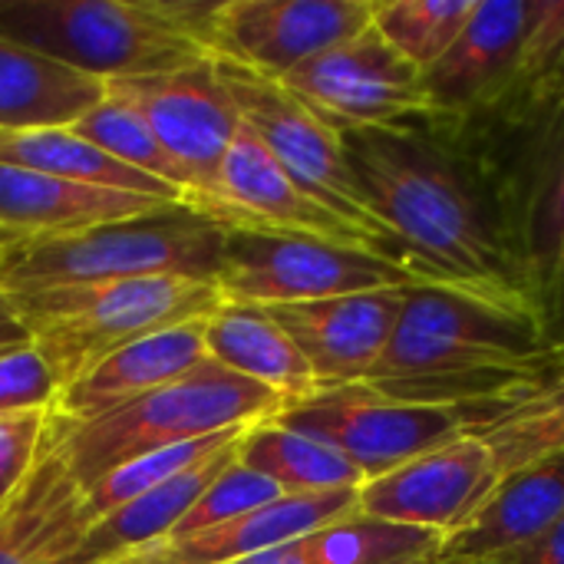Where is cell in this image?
Segmentation results:
<instances>
[{
  "label": "cell",
  "instance_id": "cell-39",
  "mask_svg": "<svg viewBox=\"0 0 564 564\" xmlns=\"http://www.w3.org/2000/svg\"><path fill=\"white\" fill-rule=\"evenodd\" d=\"M228 564H311V558H307L301 542H291V545H281V549H271V552H261V555H248V558H238V562Z\"/></svg>",
  "mask_w": 564,
  "mask_h": 564
},
{
  "label": "cell",
  "instance_id": "cell-18",
  "mask_svg": "<svg viewBox=\"0 0 564 564\" xmlns=\"http://www.w3.org/2000/svg\"><path fill=\"white\" fill-rule=\"evenodd\" d=\"M165 205L182 202L76 185L56 175L0 162V248L76 235L96 225L139 218Z\"/></svg>",
  "mask_w": 564,
  "mask_h": 564
},
{
  "label": "cell",
  "instance_id": "cell-5",
  "mask_svg": "<svg viewBox=\"0 0 564 564\" xmlns=\"http://www.w3.org/2000/svg\"><path fill=\"white\" fill-rule=\"evenodd\" d=\"M221 245L225 225L188 205H165L76 235L0 248V291L7 297H23L129 278H188L215 284Z\"/></svg>",
  "mask_w": 564,
  "mask_h": 564
},
{
  "label": "cell",
  "instance_id": "cell-1",
  "mask_svg": "<svg viewBox=\"0 0 564 564\" xmlns=\"http://www.w3.org/2000/svg\"><path fill=\"white\" fill-rule=\"evenodd\" d=\"M337 135L367 208L426 281L535 307L496 192L449 119L347 126Z\"/></svg>",
  "mask_w": 564,
  "mask_h": 564
},
{
  "label": "cell",
  "instance_id": "cell-3",
  "mask_svg": "<svg viewBox=\"0 0 564 564\" xmlns=\"http://www.w3.org/2000/svg\"><path fill=\"white\" fill-rule=\"evenodd\" d=\"M449 122L496 192L509 248L539 311L564 254V99L519 86L492 109Z\"/></svg>",
  "mask_w": 564,
  "mask_h": 564
},
{
  "label": "cell",
  "instance_id": "cell-12",
  "mask_svg": "<svg viewBox=\"0 0 564 564\" xmlns=\"http://www.w3.org/2000/svg\"><path fill=\"white\" fill-rule=\"evenodd\" d=\"M373 0H221L208 13L212 59L284 79L311 56L364 33Z\"/></svg>",
  "mask_w": 564,
  "mask_h": 564
},
{
  "label": "cell",
  "instance_id": "cell-41",
  "mask_svg": "<svg viewBox=\"0 0 564 564\" xmlns=\"http://www.w3.org/2000/svg\"><path fill=\"white\" fill-rule=\"evenodd\" d=\"M482 564H499V562H482Z\"/></svg>",
  "mask_w": 564,
  "mask_h": 564
},
{
  "label": "cell",
  "instance_id": "cell-9",
  "mask_svg": "<svg viewBox=\"0 0 564 564\" xmlns=\"http://www.w3.org/2000/svg\"><path fill=\"white\" fill-rule=\"evenodd\" d=\"M430 284L413 271L354 245L278 231V228H225L221 268L215 288L225 304H307L344 294Z\"/></svg>",
  "mask_w": 564,
  "mask_h": 564
},
{
  "label": "cell",
  "instance_id": "cell-24",
  "mask_svg": "<svg viewBox=\"0 0 564 564\" xmlns=\"http://www.w3.org/2000/svg\"><path fill=\"white\" fill-rule=\"evenodd\" d=\"M102 96V79L0 40V135L73 126Z\"/></svg>",
  "mask_w": 564,
  "mask_h": 564
},
{
  "label": "cell",
  "instance_id": "cell-15",
  "mask_svg": "<svg viewBox=\"0 0 564 564\" xmlns=\"http://www.w3.org/2000/svg\"><path fill=\"white\" fill-rule=\"evenodd\" d=\"M532 0H476L456 43L423 73L436 119H469L522 86Z\"/></svg>",
  "mask_w": 564,
  "mask_h": 564
},
{
  "label": "cell",
  "instance_id": "cell-19",
  "mask_svg": "<svg viewBox=\"0 0 564 564\" xmlns=\"http://www.w3.org/2000/svg\"><path fill=\"white\" fill-rule=\"evenodd\" d=\"M208 360L205 321H185L165 330H155L116 354H109L86 377L59 390L50 413L63 426L89 423L102 413H112Z\"/></svg>",
  "mask_w": 564,
  "mask_h": 564
},
{
  "label": "cell",
  "instance_id": "cell-6",
  "mask_svg": "<svg viewBox=\"0 0 564 564\" xmlns=\"http://www.w3.org/2000/svg\"><path fill=\"white\" fill-rule=\"evenodd\" d=\"M281 410L284 400L278 393L208 357L185 377L89 423L63 426L50 413V430L69 476L86 492L129 459L228 430H248L274 420Z\"/></svg>",
  "mask_w": 564,
  "mask_h": 564
},
{
  "label": "cell",
  "instance_id": "cell-4",
  "mask_svg": "<svg viewBox=\"0 0 564 564\" xmlns=\"http://www.w3.org/2000/svg\"><path fill=\"white\" fill-rule=\"evenodd\" d=\"M212 7L195 0H0V40L102 83L155 76L212 59L205 50Z\"/></svg>",
  "mask_w": 564,
  "mask_h": 564
},
{
  "label": "cell",
  "instance_id": "cell-14",
  "mask_svg": "<svg viewBox=\"0 0 564 564\" xmlns=\"http://www.w3.org/2000/svg\"><path fill=\"white\" fill-rule=\"evenodd\" d=\"M502 482L496 456L476 436H459L357 489V509L387 522L453 535Z\"/></svg>",
  "mask_w": 564,
  "mask_h": 564
},
{
  "label": "cell",
  "instance_id": "cell-2",
  "mask_svg": "<svg viewBox=\"0 0 564 564\" xmlns=\"http://www.w3.org/2000/svg\"><path fill=\"white\" fill-rule=\"evenodd\" d=\"M564 370L535 307L453 284H410L397 330L364 377L380 397L420 406H482L529 393Z\"/></svg>",
  "mask_w": 564,
  "mask_h": 564
},
{
  "label": "cell",
  "instance_id": "cell-26",
  "mask_svg": "<svg viewBox=\"0 0 564 564\" xmlns=\"http://www.w3.org/2000/svg\"><path fill=\"white\" fill-rule=\"evenodd\" d=\"M0 162L33 169L43 175H56L76 185L109 188V192H129V195H149L165 202H182V195L119 159L106 155L99 145L76 135L69 126L63 129H30V132H7L0 135ZM185 205V202H182Z\"/></svg>",
  "mask_w": 564,
  "mask_h": 564
},
{
  "label": "cell",
  "instance_id": "cell-40",
  "mask_svg": "<svg viewBox=\"0 0 564 564\" xmlns=\"http://www.w3.org/2000/svg\"><path fill=\"white\" fill-rule=\"evenodd\" d=\"M539 89H549L552 96H558V99H564V56H562V63L555 66V73L539 86Z\"/></svg>",
  "mask_w": 564,
  "mask_h": 564
},
{
  "label": "cell",
  "instance_id": "cell-27",
  "mask_svg": "<svg viewBox=\"0 0 564 564\" xmlns=\"http://www.w3.org/2000/svg\"><path fill=\"white\" fill-rule=\"evenodd\" d=\"M238 463L271 479L284 496H317L364 486V476L337 449L288 430L278 420H264L245 430L238 440Z\"/></svg>",
  "mask_w": 564,
  "mask_h": 564
},
{
  "label": "cell",
  "instance_id": "cell-13",
  "mask_svg": "<svg viewBox=\"0 0 564 564\" xmlns=\"http://www.w3.org/2000/svg\"><path fill=\"white\" fill-rule=\"evenodd\" d=\"M106 93L129 102L169 155L185 169L192 182V198L185 205L198 208L212 202L225 152L241 129V116L212 59L155 76L109 79Z\"/></svg>",
  "mask_w": 564,
  "mask_h": 564
},
{
  "label": "cell",
  "instance_id": "cell-7",
  "mask_svg": "<svg viewBox=\"0 0 564 564\" xmlns=\"http://www.w3.org/2000/svg\"><path fill=\"white\" fill-rule=\"evenodd\" d=\"M30 344L53 370L59 390L86 377L109 354L221 307L215 284L188 278H129L53 288L13 297Z\"/></svg>",
  "mask_w": 564,
  "mask_h": 564
},
{
  "label": "cell",
  "instance_id": "cell-28",
  "mask_svg": "<svg viewBox=\"0 0 564 564\" xmlns=\"http://www.w3.org/2000/svg\"><path fill=\"white\" fill-rule=\"evenodd\" d=\"M301 545L311 564H436L446 535L354 509L350 516L301 539Z\"/></svg>",
  "mask_w": 564,
  "mask_h": 564
},
{
  "label": "cell",
  "instance_id": "cell-38",
  "mask_svg": "<svg viewBox=\"0 0 564 564\" xmlns=\"http://www.w3.org/2000/svg\"><path fill=\"white\" fill-rule=\"evenodd\" d=\"M26 344H30V330L23 327L17 307H13V297H7L0 291V357L17 347H26Z\"/></svg>",
  "mask_w": 564,
  "mask_h": 564
},
{
  "label": "cell",
  "instance_id": "cell-33",
  "mask_svg": "<svg viewBox=\"0 0 564 564\" xmlns=\"http://www.w3.org/2000/svg\"><path fill=\"white\" fill-rule=\"evenodd\" d=\"M59 397V383L33 344L0 357V416L50 410Z\"/></svg>",
  "mask_w": 564,
  "mask_h": 564
},
{
  "label": "cell",
  "instance_id": "cell-21",
  "mask_svg": "<svg viewBox=\"0 0 564 564\" xmlns=\"http://www.w3.org/2000/svg\"><path fill=\"white\" fill-rule=\"evenodd\" d=\"M564 516V453L506 476L476 516L446 535L436 564L502 562Z\"/></svg>",
  "mask_w": 564,
  "mask_h": 564
},
{
  "label": "cell",
  "instance_id": "cell-20",
  "mask_svg": "<svg viewBox=\"0 0 564 564\" xmlns=\"http://www.w3.org/2000/svg\"><path fill=\"white\" fill-rule=\"evenodd\" d=\"M86 532V492L46 430L33 473L0 506V564H73Z\"/></svg>",
  "mask_w": 564,
  "mask_h": 564
},
{
  "label": "cell",
  "instance_id": "cell-29",
  "mask_svg": "<svg viewBox=\"0 0 564 564\" xmlns=\"http://www.w3.org/2000/svg\"><path fill=\"white\" fill-rule=\"evenodd\" d=\"M76 135H83L86 142L99 145L106 155L119 159L122 165L175 188L182 195V202L192 198V182L185 175V169L169 155V149L155 139V132L145 126V119L122 102L119 96L106 93L83 119H76L69 126Z\"/></svg>",
  "mask_w": 564,
  "mask_h": 564
},
{
  "label": "cell",
  "instance_id": "cell-23",
  "mask_svg": "<svg viewBox=\"0 0 564 564\" xmlns=\"http://www.w3.org/2000/svg\"><path fill=\"white\" fill-rule=\"evenodd\" d=\"M238 459V440L205 463L192 466L188 473L149 489L145 496L112 509L109 516L96 519L76 552L73 564H106L126 558L139 549H149L155 542H165L175 525L185 519V512L198 502V496Z\"/></svg>",
  "mask_w": 564,
  "mask_h": 564
},
{
  "label": "cell",
  "instance_id": "cell-17",
  "mask_svg": "<svg viewBox=\"0 0 564 564\" xmlns=\"http://www.w3.org/2000/svg\"><path fill=\"white\" fill-rule=\"evenodd\" d=\"M403 294L406 288H383L264 311L294 340L317 380V390H334L364 383L383 357L403 311Z\"/></svg>",
  "mask_w": 564,
  "mask_h": 564
},
{
  "label": "cell",
  "instance_id": "cell-10",
  "mask_svg": "<svg viewBox=\"0 0 564 564\" xmlns=\"http://www.w3.org/2000/svg\"><path fill=\"white\" fill-rule=\"evenodd\" d=\"M274 420L337 449L364 482L466 436L459 410L400 403L364 383L317 390L284 406Z\"/></svg>",
  "mask_w": 564,
  "mask_h": 564
},
{
  "label": "cell",
  "instance_id": "cell-25",
  "mask_svg": "<svg viewBox=\"0 0 564 564\" xmlns=\"http://www.w3.org/2000/svg\"><path fill=\"white\" fill-rule=\"evenodd\" d=\"M463 430L489 446L506 476L564 453V370L502 403L463 406Z\"/></svg>",
  "mask_w": 564,
  "mask_h": 564
},
{
  "label": "cell",
  "instance_id": "cell-36",
  "mask_svg": "<svg viewBox=\"0 0 564 564\" xmlns=\"http://www.w3.org/2000/svg\"><path fill=\"white\" fill-rule=\"evenodd\" d=\"M539 317L545 327V340L552 350H564V254L558 261V271L549 284V291L539 301Z\"/></svg>",
  "mask_w": 564,
  "mask_h": 564
},
{
  "label": "cell",
  "instance_id": "cell-31",
  "mask_svg": "<svg viewBox=\"0 0 564 564\" xmlns=\"http://www.w3.org/2000/svg\"><path fill=\"white\" fill-rule=\"evenodd\" d=\"M241 436H245V430H228V433H218V436H208V440L178 443V446L155 449V453L139 456V459H129L126 466L112 469L109 476H102L96 486L86 489V519H89V525L96 519L109 516L112 509L145 496L149 489H155V486L188 473L192 466L205 463L208 456H215L218 449L231 446Z\"/></svg>",
  "mask_w": 564,
  "mask_h": 564
},
{
  "label": "cell",
  "instance_id": "cell-11",
  "mask_svg": "<svg viewBox=\"0 0 564 564\" xmlns=\"http://www.w3.org/2000/svg\"><path fill=\"white\" fill-rule=\"evenodd\" d=\"M281 86L334 129L410 126L433 116L423 93V73L406 63L373 23L301 63Z\"/></svg>",
  "mask_w": 564,
  "mask_h": 564
},
{
  "label": "cell",
  "instance_id": "cell-8",
  "mask_svg": "<svg viewBox=\"0 0 564 564\" xmlns=\"http://www.w3.org/2000/svg\"><path fill=\"white\" fill-rule=\"evenodd\" d=\"M212 66H215L225 93L231 96L241 122L264 142V149L278 159V165L291 175V182L301 192H307L314 202H321L324 208H330L334 215L350 221L357 231H364L383 258H390L393 264L423 278L420 268L413 264L410 251L367 208V202L354 182V172L347 165L337 129L330 122H324L314 109H307L278 79L248 73L225 59H212Z\"/></svg>",
  "mask_w": 564,
  "mask_h": 564
},
{
  "label": "cell",
  "instance_id": "cell-35",
  "mask_svg": "<svg viewBox=\"0 0 564 564\" xmlns=\"http://www.w3.org/2000/svg\"><path fill=\"white\" fill-rule=\"evenodd\" d=\"M564 56V0H532L522 86H542Z\"/></svg>",
  "mask_w": 564,
  "mask_h": 564
},
{
  "label": "cell",
  "instance_id": "cell-22",
  "mask_svg": "<svg viewBox=\"0 0 564 564\" xmlns=\"http://www.w3.org/2000/svg\"><path fill=\"white\" fill-rule=\"evenodd\" d=\"M205 347L215 364L268 387L284 406L317 393L307 360L264 307L221 301V307L205 317Z\"/></svg>",
  "mask_w": 564,
  "mask_h": 564
},
{
  "label": "cell",
  "instance_id": "cell-30",
  "mask_svg": "<svg viewBox=\"0 0 564 564\" xmlns=\"http://www.w3.org/2000/svg\"><path fill=\"white\" fill-rule=\"evenodd\" d=\"M476 0H383L373 3V30L420 73L436 66L473 17Z\"/></svg>",
  "mask_w": 564,
  "mask_h": 564
},
{
  "label": "cell",
  "instance_id": "cell-37",
  "mask_svg": "<svg viewBox=\"0 0 564 564\" xmlns=\"http://www.w3.org/2000/svg\"><path fill=\"white\" fill-rule=\"evenodd\" d=\"M499 564H564V516L552 529H545L535 542L506 555Z\"/></svg>",
  "mask_w": 564,
  "mask_h": 564
},
{
  "label": "cell",
  "instance_id": "cell-32",
  "mask_svg": "<svg viewBox=\"0 0 564 564\" xmlns=\"http://www.w3.org/2000/svg\"><path fill=\"white\" fill-rule=\"evenodd\" d=\"M284 492L271 482V479H264V476H258V473H251V469H245L238 459L198 496V502L185 512V519L175 525V532L165 539V542H175V539H188V535H195V532H205V529H215V525H225V522H231V519H238V516H245V512H254V509H261V506H268V502H274V499H281Z\"/></svg>",
  "mask_w": 564,
  "mask_h": 564
},
{
  "label": "cell",
  "instance_id": "cell-16",
  "mask_svg": "<svg viewBox=\"0 0 564 564\" xmlns=\"http://www.w3.org/2000/svg\"><path fill=\"white\" fill-rule=\"evenodd\" d=\"M195 212H202L205 218L225 228L248 225V228L297 231V235H314V238H327V241H340V245H354V248H367L380 254L377 245L364 231H357L350 221H344L340 215L314 202L307 192H301L245 122L225 152L215 198L198 205Z\"/></svg>",
  "mask_w": 564,
  "mask_h": 564
},
{
  "label": "cell",
  "instance_id": "cell-34",
  "mask_svg": "<svg viewBox=\"0 0 564 564\" xmlns=\"http://www.w3.org/2000/svg\"><path fill=\"white\" fill-rule=\"evenodd\" d=\"M50 430V410L0 416V506L33 473Z\"/></svg>",
  "mask_w": 564,
  "mask_h": 564
}]
</instances>
